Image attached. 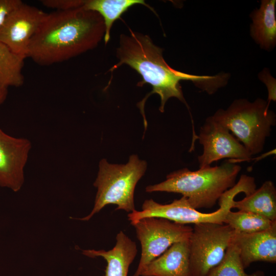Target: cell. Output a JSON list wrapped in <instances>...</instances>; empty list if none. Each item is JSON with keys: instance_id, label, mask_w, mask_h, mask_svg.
<instances>
[{"instance_id": "5b68a950", "label": "cell", "mask_w": 276, "mask_h": 276, "mask_svg": "<svg viewBox=\"0 0 276 276\" xmlns=\"http://www.w3.org/2000/svg\"><path fill=\"white\" fill-rule=\"evenodd\" d=\"M147 163L133 154L126 164H111L106 159L99 163V169L94 186L97 189L95 204L87 216L75 218L88 221L108 204H116V210L131 213L136 210L134 201L135 186L144 174Z\"/></svg>"}, {"instance_id": "52a82bcc", "label": "cell", "mask_w": 276, "mask_h": 276, "mask_svg": "<svg viewBox=\"0 0 276 276\" xmlns=\"http://www.w3.org/2000/svg\"><path fill=\"white\" fill-rule=\"evenodd\" d=\"M234 230L227 224H194L190 238L191 276H206L223 260L232 243Z\"/></svg>"}, {"instance_id": "44dd1931", "label": "cell", "mask_w": 276, "mask_h": 276, "mask_svg": "<svg viewBox=\"0 0 276 276\" xmlns=\"http://www.w3.org/2000/svg\"><path fill=\"white\" fill-rule=\"evenodd\" d=\"M41 3L45 7L56 11H66L83 7L85 0H42Z\"/></svg>"}, {"instance_id": "ac0fdd59", "label": "cell", "mask_w": 276, "mask_h": 276, "mask_svg": "<svg viewBox=\"0 0 276 276\" xmlns=\"http://www.w3.org/2000/svg\"><path fill=\"white\" fill-rule=\"evenodd\" d=\"M0 42V89L20 87L24 83L22 71L25 59Z\"/></svg>"}, {"instance_id": "30bf717a", "label": "cell", "mask_w": 276, "mask_h": 276, "mask_svg": "<svg viewBox=\"0 0 276 276\" xmlns=\"http://www.w3.org/2000/svg\"><path fill=\"white\" fill-rule=\"evenodd\" d=\"M47 13L23 2L7 17L0 28V42L27 58L30 42Z\"/></svg>"}, {"instance_id": "d6986e66", "label": "cell", "mask_w": 276, "mask_h": 276, "mask_svg": "<svg viewBox=\"0 0 276 276\" xmlns=\"http://www.w3.org/2000/svg\"><path fill=\"white\" fill-rule=\"evenodd\" d=\"M224 223L228 225L235 232L251 234L270 228L276 224V221L249 212L231 210L226 214Z\"/></svg>"}, {"instance_id": "7402d4cb", "label": "cell", "mask_w": 276, "mask_h": 276, "mask_svg": "<svg viewBox=\"0 0 276 276\" xmlns=\"http://www.w3.org/2000/svg\"><path fill=\"white\" fill-rule=\"evenodd\" d=\"M259 77L265 83L267 88L268 97L267 102V106L269 107L270 102L271 101H275L276 100L275 79L271 76L269 71L267 68H264L259 74Z\"/></svg>"}, {"instance_id": "8992f818", "label": "cell", "mask_w": 276, "mask_h": 276, "mask_svg": "<svg viewBox=\"0 0 276 276\" xmlns=\"http://www.w3.org/2000/svg\"><path fill=\"white\" fill-rule=\"evenodd\" d=\"M240 191L237 186H234L225 191L218 200L219 208L212 213L198 211L191 206L186 197L182 196L170 203L164 204L156 202L152 199L145 200L142 211L135 210L127 216L131 223L143 218L151 217L164 218L186 225L200 223L223 224L226 214L232 209L235 197Z\"/></svg>"}, {"instance_id": "603a6c76", "label": "cell", "mask_w": 276, "mask_h": 276, "mask_svg": "<svg viewBox=\"0 0 276 276\" xmlns=\"http://www.w3.org/2000/svg\"><path fill=\"white\" fill-rule=\"evenodd\" d=\"M22 3L20 0H0V28L8 16Z\"/></svg>"}, {"instance_id": "3957f363", "label": "cell", "mask_w": 276, "mask_h": 276, "mask_svg": "<svg viewBox=\"0 0 276 276\" xmlns=\"http://www.w3.org/2000/svg\"><path fill=\"white\" fill-rule=\"evenodd\" d=\"M240 166L229 160L221 165L196 171L183 168L166 176L163 182L146 188L147 192L181 194L194 209H211L222 195L236 184Z\"/></svg>"}, {"instance_id": "8fae6325", "label": "cell", "mask_w": 276, "mask_h": 276, "mask_svg": "<svg viewBox=\"0 0 276 276\" xmlns=\"http://www.w3.org/2000/svg\"><path fill=\"white\" fill-rule=\"evenodd\" d=\"M31 143L25 138L11 136L0 128V186L14 192L24 182V168Z\"/></svg>"}, {"instance_id": "2e32d148", "label": "cell", "mask_w": 276, "mask_h": 276, "mask_svg": "<svg viewBox=\"0 0 276 276\" xmlns=\"http://www.w3.org/2000/svg\"><path fill=\"white\" fill-rule=\"evenodd\" d=\"M232 208L256 213L276 221V189L273 182L267 180L242 200H234Z\"/></svg>"}, {"instance_id": "5bb4252c", "label": "cell", "mask_w": 276, "mask_h": 276, "mask_svg": "<svg viewBox=\"0 0 276 276\" xmlns=\"http://www.w3.org/2000/svg\"><path fill=\"white\" fill-rule=\"evenodd\" d=\"M82 254L89 258L101 257L107 262L105 276H127L129 268L133 261L137 248L135 242L123 231L116 236L115 246L110 250H82Z\"/></svg>"}, {"instance_id": "cb8c5ba5", "label": "cell", "mask_w": 276, "mask_h": 276, "mask_svg": "<svg viewBox=\"0 0 276 276\" xmlns=\"http://www.w3.org/2000/svg\"><path fill=\"white\" fill-rule=\"evenodd\" d=\"M8 95L7 88L0 89V105H1L6 99Z\"/></svg>"}, {"instance_id": "ba28073f", "label": "cell", "mask_w": 276, "mask_h": 276, "mask_svg": "<svg viewBox=\"0 0 276 276\" xmlns=\"http://www.w3.org/2000/svg\"><path fill=\"white\" fill-rule=\"evenodd\" d=\"M141 245V256L133 276H141L146 267L173 244L189 240L193 228L156 217H146L131 223Z\"/></svg>"}, {"instance_id": "277c9868", "label": "cell", "mask_w": 276, "mask_h": 276, "mask_svg": "<svg viewBox=\"0 0 276 276\" xmlns=\"http://www.w3.org/2000/svg\"><path fill=\"white\" fill-rule=\"evenodd\" d=\"M267 102L238 99L226 109H219L212 118L235 135L251 156L263 151L266 139L275 124V115Z\"/></svg>"}, {"instance_id": "7a4b0ae2", "label": "cell", "mask_w": 276, "mask_h": 276, "mask_svg": "<svg viewBox=\"0 0 276 276\" xmlns=\"http://www.w3.org/2000/svg\"><path fill=\"white\" fill-rule=\"evenodd\" d=\"M101 16L83 7L47 13L27 54L41 66L68 60L96 48L104 38Z\"/></svg>"}, {"instance_id": "ffe728a7", "label": "cell", "mask_w": 276, "mask_h": 276, "mask_svg": "<svg viewBox=\"0 0 276 276\" xmlns=\"http://www.w3.org/2000/svg\"><path fill=\"white\" fill-rule=\"evenodd\" d=\"M244 269L238 250L232 242L222 261L206 276H265L261 270L248 274Z\"/></svg>"}, {"instance_id": "9a60e30c", "label": "cell", "mask_w": 276, "mask_h": 276, "mask_svg": "<svg viewBox=\"0 0 276 276\" xmlns=\"http://www.w3.org/2000/svg\"><path fill=\"white\" fill-rule=\"evenodd\" d=\"M275 3V0L262 1L260 8L251 15V35L266 50L273 48L276 42Z\"/></svg>"}, {"instance_id": "6da1fadb", "label": "cell", "mask_w": 276, "mask_h": 276, "mask_svg": "<svg viewBox=\"0 0 276 276\" xmlns=\"http://www.w3.org/2000/svg\"><path fill=\"white\" fill-rule=\"evenodd\" d=\"M117 57L119 61L110 71L112 72L123 64L135 70L143 80L137 85L145 83L152 86V94H158L160 98L159 110L164 111L168 100L175 97L187 105L182 94L180 81H191L198 88L209 94H213L227 82L228 74L220 73L216 76H198L176 71L166 62L163 55V49L154 44L147 35L134 32L129 29V34H122Z\"/></svg>"}, {"instance_id": "7c38bea8", "label": "cell", "mask_w": 276, "mask_h": 276, "mask_svg": "<svg viewBox=\"0 0 276 276\" xmlns=\"http://www.w3.org/2000/svg\"><path fill=\"white\" fill-rule=\"evenodd\" d=\"M232 242L238 250L245 269L256 262H276V224L269 229L251 234L234 231Z\"/></svg>"}, {"instance_id": "9c48e42d", "label": "cell", "mask_w": 276, "mask_h": 276, "mask_svg": "<svg viewBox=\"0 0 276 276\" xmlns=\"http://www.w3.org/2000/svg\"><path fill=\"white\" fill-rule=\"evenodd\" d=\"M196 139L203 146L198 156L199 169L210 166L213 162L229 158L232 161L248 160L251 155L224 126L208 117L200 127Z\"/></svg>"}, {"instance_id": "4fadbf2b", "label": "cell", "mask_w": 276, "mask_h": 276, "mask_svg": "<svg viewBox=\"0 0 276 276\" xmlns=\"http://www.w3.org/2000/svg\"><path fill=\"white\" fill-rule=\"evenodd\" d=\"M141 276H191L189 239L171 245L152 261Z\"/></svg>"}, {"instance_id": "e0dca14e", "label": "cell", "mask_w": 276, "mask_h": 276, "mask_svg": "<svg viewBox=\"0 0 276 276\" xmlns=\"http://www.w3.org/2000/svg\"><path fill=\"white\" fill-rule=\"evenodd\" d=\"M137 4L151 9L143 0H85L83 7L97 12L102 17L105 27L104 40L107 44L110 39V29L113 22L130 7Z\"/></svg>"}]
</instances>
